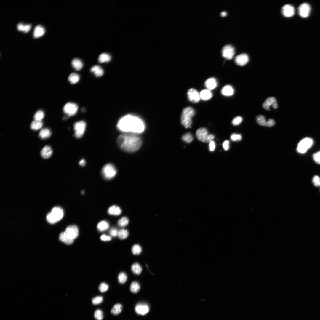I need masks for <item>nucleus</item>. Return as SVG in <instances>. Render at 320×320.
<instances>
[{"instance_id": "40", "label": "nucleus", "mask_w": 320, "mask_h": 320, "mask_svg": "<svg viewBox=\"0 0 320 320\" xmlns=\"http://www.w3.org/2000/svg\"><path fill=\"white\" fill-rule=\"evenodd\" d=\"M256 120L257 122L261 126H265L267 122L264 116L261 115L256 116Z\"/></svg>"}, {"instance_id": "47", "label": "nucleus", "mask_w": 320, "mask_h": 320, "mask_svg": "<svg viewBox=\"0 0 320 320\" xmlns=\"http://www.w3.org/2000/svg\"><path fill=\"white\" fill-rule=\"evenodd\" d=\"M312 182L315 186H320V177L317 175H315L313 178Z\"/></svg>"}, {"instance_id": "30", "label": "nucleus", "mask_w": 320, "mask_h": 320, "mask_svg": "<svg viewBox=\"0 0 320 320\" xmlns=\"http://www.w3.org/2000/svg\"><path fill=\"white\" fill-rule=\"evenodd\" d=\"M123 306L121 304L117 303L115 305L111 310V313L113 315H117L120 314L122 311Z\"/></svg>"}, {"instance_id": "44", "label": "nucleus", "mask_w": 320, "mask_h": 320, "mask_svg": "<svg viewBox=\"0 0 320 320\" xmlns=\"http://www.w3.org/2000/svg\"><path fill=\"white\" fill-rule=\"evenodd\" d=\"M230 138L233 141H240L242 139V136L240 134L233 133L231 135Z\"/></svg>"}, {"instance_id": "23", "label": "nucleus", "mask_w": 320, "mask_h": 320, "mask_svg": "<svg viewBox=\"0 0 320 320\" xmlns=\"http://www.w3.org/2000/svg\"><path fill=\"white\" fill-rule=\"evenodd\" d=\"M108 212L111 215L117 216L121 214V210L119 207L116 205H112L108 208Z\"/></svg>"}, {"instance_id": "50", "label": "nucleus", "mask_w": 320, "mask_h": 320, "mask_svg": "<svg viewBox=\"0 0 320 320\" xmlns=\"http://www.w3.org/2000/svg\"><path fill=\"white\" fill-rule=\"evenodd\" d=\"M111 236L103 234L100 236V239L101 240L103 241H109L111 240Z\"/></svg>"}, {"instance_id": "45", "label": "nucleus", "mask_w": 320, "mask_h": 320, "mask_svg": "<svg viewBox=\"0 0 320 320\" xmlns=\"http://www.w3.org/2000/svg\"><path fill=\"white\" fill-rule=\"evenodd\" d=\"M108 289V286L107 284L104 282L101 283L99 287V290L102 292H105Z\"/></svg>"}, {"instance_id": "55", "label": "nucleus", "mask_w": 320, "mask_h": 320, "mask_svg": "<svg viewBox=\"0 0 320 320\" xmlns=\"http://www.w3.org/2000/svg\"><path fill=\"white\" fill-rule=\"evenodd\" d=\"M222 17H224L226 15L227 13L225 12H222L220 13Z\"/></svg>"}, {"instance_id": "31", "label": "nucleus", "mask_w": 320, "mask_h": 320, "mask_svg": "<svg viewBox=\"0 0 320 320\" xmlns=\"http://www.w3.org/2000/svg\"><path fill=\"white\" fill-rule=\"evenodd\" d=\"M43 123L41 121L34 120L31 123L30 127L31 129L34 130H38L42 127Z\"/></svg>"}, {"instance_id": "11", "label": "nucleus", "mask_w": 320, "mask_h": 320, "mask_svg": "<svg viewBox=\"0 0 320 320\" xmlns=\"http://www.w3.org/2000/svg\"><path fill=\"white\" fill-rule=\"evenodd\" d=\"M223 56L228 60L231 59L235 54V49L231 45H227L224 46L222 50Z\"/></svg>"}, {"instance_id": "56", "label": "nucleus", "mask_w": 320, "mask_h": 320, "mask_svg": "<svg viewBox=\"0 0 320 320\" xmlns=\"http://www.w3.org/2000/svg\"><path fill=\"white\" fill-rule=\"evenodd\" d=\"M81 111L83 112H85L86 111V109L84 108H83L81 109Z\"/></svg>"}, {"instance_id": "27", "label": "nucleus", "mask_w": 320, "mask_h": 320, "mask_svg": "<svg viewBox=\"0 0 320 320\" xmlns=\"http://www.w3.org/2000/svg\"><path fill=\"white\" fill-rule=\"evenodd\" d=\"M71 64L73 67L77 71L80 70L83 67L82 62L78 58L73 59L71 61Z\"/></svg>"}, {"instance_id": "51", "label": "nucleus", "mask_w": 320, "mask_h": 320, "mask_svg": "<svg viewBox=\"0 0 320 320\" xmlns=\"http://www.w3.org/2000/svg\"><path fill=\"white\" fill-rule=\"evenodd\" d=\"M215 148V143L214 141L212 140L209 142V150L211 151H213Z\"/></svg>"}, {"instance_id": "14", "label": "nucleus", "mask_w": 320, "mask_h": 320, "mask_svg": "<svg viewBox=\"0 0 320 320\" xmlns=\"http://www.w3.org/2000/svg\"><path fill=\"white\" fill-rule=\"evenodd\" d=\"M271 105L275 109H276L278 107L276 100L274 97L267 98L263 104V108L266 110H270V107Z\"/></svg>"}, {"instance_id": "54", "label": "nucleus", "mask_w": 320, "mask_h": 320, "mask_svg": "<svg viewBox=\"0 0 320 320\" xmlns=\"http://www.w3.org/2000/svg\"><path fill=\"white\" fill-rule=\"evenodd\" d=\"M85 161L84 159H82L79 162V164L81 166H85Z\"/></svg>"}, {"instance_id": "19", "label": "nucleus", "mask_w": 320, "mask_h": 320, "mask_svg": "<svg viewBox=\"0 0 320 320\" xmlns=\"http://www.w3.org/2000/svg\"><path fill=\"white\" fill-rule=\"evenodd\" d=\"M204 84L207 89L211 90L214 89L217 87V83L215 79L214 78H210L206 81Z\"/></svg>"}, {"instance_id": "34", "label": "nucleus", "mask_w": 320, "mask_h": 320, "mask_svg": "<svg viewBox=\"0 0 320 320\" xmlns=\"http://www.w3.org/2000/svg\"><path fill=\"white\" fill-rule=\"evenodd\" d=\"M140 285L137 282L133 281L130 284V289L132 293H136L140 290Z\"/></svg>"}, {"instance_id": "12", "label": "nucleus", "mask_w": 320, "mask_h": 320, "mask_svg": "<svg viewBox=\"0 0 320 320\" xmlns=\"http://www.w3.org/2000/svg\"><path fill=\"white\" fill-rule=\"evenodd\" d=\"M311 7L306 3H303L300 5L298 8V13L302 17L305 18L308 16L310 12Z\"/></svg>"}, {"instance_id": "13", "label": "nucleus", "mask_w": 320, "mask_h": 320, "mask_svg": "<svg viewBox=\"0 0 320 320\" xmlns=\"http://www.w3.org/2000/svg\"><path fill=\"white\" fill-rule=\"evenodd\" d=\"M187 96L189 100L194 103L198 102L201 99L199 94L193 88L190 89L188 90Z\"/></svg>"}, {"instance_id": "41", "label": "nucleus", "mask_w": 320, "mask_h": 320, "mask_svg": "<svg viewBox=\"0 0 320 320\" xmlns=\"http://www.w3.org/2000/svg\"><path fill=\"white\" fill-rule=\"evenodd\" d=\"M129 223V220L125 217L120 219L118 221V224L120 227H124L127 226Z\"/></svg>"}, {"instance_id": "3", "label": "nucleus", "mask_w": 320, "mask_h": 320, "mask_svg": "<svg viewBox=\"0 0 320 320\" xmlns=\"http://www.w3.org/2000/svg\"><path fill=\"white\" fill-rule=\"evenodd\" d=\"M78 234V227L75 225H70L66 228L64 231L60 233L59 239L61 242L67 245H71Z\"/></svg>"}, {"instance_id": "39", "label": "nucleus", "mask_w": 320, "mask_h": 320, "mask_svg": "<svg viewBox=\"0 0 320 320\" xmlns=\"http://www.w3.org/2000/svg\"><path fill=\"white\" fill-rule=\"evenodd\" d=\"M182 140L184 142L189 143H191L193 140V137L190 133H186L182 136Z\"/></svg>"}, {"instance_id": "29", "label": "nucleus", "mask_w": 320, "mask_h": 320, "mask_svg": "<svg viewBox=\"0 0 320 320\" xmlns=\"http://www.w3.org/2000/svg\"><path fill=\"white\" fill-rule=\"evenodd\" d=\"M111 56L106 53H103L100 54L98 58L99 62L101 63L109 62L111 60Z\"/></svg>"}, {"instance_id": "33", "label": "nucleus", "mask_w": 320, "mask_h": 320, "mask_svg": "<svg viewBox=\"0 0 320 320\" xmlns=\"http://www.w3.org/2000/svg\"><path fill=\"white\" fill-rule=\"evenodd\" d=\"M80 79L79 75L76 73H72L70 74L68 77V80L72 84L77 83Z\"/></svg>"}, {"instance_id": "53", "label": "nucleus", "mask_w": 320, "mask_h": 320, "mask_svg": "<svg viewBox=\"0 0 320 320\" xmlns=\"http://www.w3.org/2000/svg\"><path fill=\"white\" fill-rule=\"evenodd\" d=\"M223 147L225 151L227 150L229 148V141L228 140L225 141L223 144Z\"/></svg>"}, {"instance_id": "26", "label": "nucleus", "mask_w": 320, "mask_h": 320, "mask_svg": "<svg viewBox=\"0 0 320 320\" xmlns=\"http://www.w3.org/2000/svg\"><path fill=\"white\" fill-rule=\"evenodd\" d=\"M51 132L50 130L47 128L42 129L39 132V136L42 139H47L51 135Z\"/></svg>"}, {"instance_id": "4", "label": "nucleus", "mask_w": 320, "mask_h": 320, "mask_svg": "<svg viewBox=\"0 0 320 320\" xmlns=\"http://www.w3.org/2000/svg\"><path fill=\"white\" fill-rule=\"evenodd\" d=\"M195 113L194 109L191 107H186L183 109L181 117V122L186 128L190 127L191 126L192 123L191 118L194 115Z\"/></svg>"}, {"instance_id": "38", "label": "nucleus", "mask_w": 320, "mask_h": 320, "mask_svg": "<svg viewBox=\"0 0 320 320\" xmlns=\"http://www.w3.org/2000/svg\"><path fill=\"white\" fill-rule=\"evenodd\" d=\"M127 279V276L124 272H121L118 275V280L120 284H123L125 283Z\"/></svg>"}, {"instance_id": "46", "label": "nucleus", "mask_w": 320, "mask_h": 320, "mask_svg": "<svg viewBox=\"0 0 320 320\" xmlns=\"http://www.w3.org/2000/svg\"><path fill=\"white\" fill-rule=\"evenodd\" d=\"M242 118L239 116L235 117L232 120V123L233 125L236 126L239 125L242 121Z\"/></svg>"}, {"instance_id": "21", "label": "nucleus", "mask_w": 320, "mask_h": 320, "mask_svg": "<svg viewBox=\"0 0 320 320\" xmlns=\"http://www.w3.org/2000/svg\"><path fill=\"white\" fill-rule=\"evenodd\" d=\"M90 71L97 77H100L104 74V71L100 66L95 65L90 68Z\"/></svg>"}, {"instance_id": "52", "label": "nucleus", "mask_w": 320, "mask_h": 320, "mask_svg": "<svg viewBox=\"0 0 320 320\" xmlns=\"http://www.w3.org/2000/svg\"><path fill=\"white\" fill-rule=\"evenodd\" d=\"M275 124L274 120L272 119H270L268 121L266 122L265 126L268 127H271L274 125Z\"/></svg>"}, {"instance_id": "1", "label": "nucleus", "mask_w": 320, "mask_h": 320, "mask_svg": "<svg viewBox=\"0 0 320 320\" xmlns=\"http://www.w3.org/2000/svg\"><path fill=\"white\" fill-rule=\"evenodd\" d=\"M117 127L121 131L134 134L141 133L145 129L144 123L140 118L130 114L121 118L118 121Z\"/></svg>"}, {"instance_id": "49", "label": "nucleus", "mask_w": 320, "mask_h": 320, "mask_svg": "<svg viewBox=\"0 0 320 320\" xmlns=\"http://www.w3.org/2000/svg\"><path fill=\"white\" fill-rule=\"evenodd\" d=\"M118 231L117 228H112L109 230V234L112 236L116 237L118 236Z\"/></svg>"}, {"instance_id": "18", "label": "nucleus", "mask_w": 320, "mask_h": 320, "mask_svg": "<svg viewBox=\"0 0 320 320\" xmlns=\"http://www.w3.org/2000/svg\"><path fill=\"white\" fill-rule=\"evenodd\" d=\"M45 32L44 28L41 25H38L35 27L33 30V37L37 38L43 36Z\"/></svg>"}, {"instance_id": "48", "label": "nucleus", "mask_w": 320, "mask_h": 320, "mask_svg": "<svg viewBox=\"0 0 320 320\" xmlns=\"http://www.w3.org/2000/svg\"><path fill=\"white\" fill-rule=\"evenodd\" d=\"M313 157L316 162L320 164V151L314 154Z\"/></svg>"}, {"instance_id": "16", "label": "nucleus", "mask_w": 320, "mask_h": 320, "mask_svg": "<svg viewBox=\"0 0 320 320\" xmlns=\"http://www.w3.org/2000/svg\"><path fill=\"white\" fill-rule=\"evenodd\" d=\"M282 12L285 17H289L292 16L295 13L294 7L290 4L284 5L282 8Z\"/></svg>"}, {"instance_id": "7", "label": "nucleus", "mask_w": 320, "mask_h": 320, "mask_svg": "<svg viewBox=\"0 0 320 320\" xmlns=\"http://www.w3.org/2000/svg\"><path fill=\"white\" fill-rule=\"evenodd\" d=\"M101 173L104 178L107 180H109L116 175V170L113 164H108L103 167Z\"/></svg>"}, {"instance_id": "35", "label": "nucleus", "mask_w": 320, "mask_h": 320, "mask_svg": "<svg viewBox=\"0 0 320 320\" xmlns=\"http://www.w3.org/2000/svg\"><path fill=\"white\" fill-rule=\"evenodd\" d=\"M128 235V231L126 229H122L119 231L117 236L120 239L123 240L127 238Z\"/></svg>"}, {"instance_id": "43", "label": "nucleus", "mask_w": 320, "mask_h": 320, "mask_svg": "<svg viewBox=\"0 0 320 320\" xmlns=\"http://www.w3.org/2000/svg\"><path fill=\"white\" fill-rule=\"evenodd\" d=\"M103 298L101 296H97L93 298L92 300V304L94 305H97L102 303Z\"/></svg>"}, {"instance_id": "37", "label": "nucleus", "mask_w": 320, "mask_h": 320, "mask_svg": "<svg viewBox=\"0 0 320 320\" xmlns=\"http://www.w3.org/2000/svg\"><path fill=\"white\" fill-rule=\"evenodd\" d=\"M44 116V114L43 111L41 110H39L35 113L33 118L35 120L41 121L43 119Z\"/></svg>"}, {"instance_id": "10", "label": "nucleus", "mask_w": 320, "mask_h": 320, "mask_svg": "<svg viewBox=\"0 0 320 320\" xmlns=\"http://www.w3.org/2000/svg\"><path fill=\"white\" fill-rule=\"evenodd\" d=\"M78 109V105L75 103L68 102L64 106L63 111L64 113L68 116H71L75 115Z\"/></svg>"}, {"instance_id": "22", "label": "nucleus", "mask_w": 320, "mask_h": 320, "mask_svg": "<svg viewBox=\"0 0 320 320\" xmlns=\"http://www.w3.org/2000/svg\"><path fill=\"white\" fill-rule=\"evenodd\" d=\"M234 93L233 87L229 85L224 86L222 89L221 93L223 95L229 96L232 95Z\"/></svg>"}, {"instance_id": "28", "label": "nucleus", "mask_w": 320, "mask_h": 320, "mask_svg": "<svg viewBox=\"0 0 320 320\" xmlns=\"http://www.w3.org/2000/svg\"><path fill=\"white\" fill-rule=\"evenodd\" d=\"M131 270L132 273L135 274L139 275L142 271V268L139 263H135L132 265Z\"/></svg>"}, {"instance_id": "2", "label": "nucleus", "mask_w": 320, "mask_h": 320, "mask_svg": "<svg viewBox=\"0 0 320 320\" xmlns=\"http://www.w3.org/2000/svg\"><path fill=\"white\" fill-rule=\"evenodd\" d=\"M117 143L123 150L127 152H133L138 150L142 143L141 138L134 133L121 134L117 139Z\"/></svg>"}, {"instance_id": "20", "label": "nucleus", "mask_w": 320, "mask_h": 320, "mask_svg": "<svg viewBox=\"0 0 320 320\" xmlns=\"http://www.w3.org/2000/svg\"><path fill=\"white\" fill-rule=\"evenodd\" d=\"M52 150L51 148L49 146H44L41 150L40 154L44 159H47L49 158L52 156Z\"/></svg>"}, {"instance_id": "9", "label": "nucleus", "mask_w": 320, "mask_h": 320, "mask_svg": "<svg viewBox=\"0 0 320 320\" xmlns=\"http://www.w3.org/2000/svg\"><path fill=\"white\" fill-rule=\"evenodd\" d=\"M86 126V123L83 120L77 122L74 124V136L76 137L79 138L82 137L84 133Z\"/></svg>"}, {"instance_id": "36", "label": "nucleus", "mask_w": 320, "mask_h": 320, "mask_svg": "<svg viewBox=\"0 0 320 320\" xmlns=\"http://www.w3.org/2000/svg\"><path fill=\"white\" fill-rule=\"evenodd\" d=\"M132 253L135 255H140L142 251V248L141 247L137 244H135L133 246L131 249Z\"/></svg>"}, {"instance_id": "5", "label": "nucleus", "mask_w": 320, "mask_h": 320, "mask_svg": "<svg viewBox=\"0 0 320 320\" xmlns=\"http://www.w3.org/2000/svg\"><path fill=\"white\" fill-rule=\"evenodd\" d=\"M63 209L59 207H55L46 216L47 221L51 224L55 223L61 220L63 216Z\"/></svg>"}, {"instance_id": "6", "label": "nucleus", "mask_w": 320, "mask_h": 320, "mask_svg": "<svg viewBox=\"0 0 320 320\" xmlns=\"http://www.w3.org/2000/svg\"><path fill=\"white\" fill-rule=\"evenodd\" d=\"M196 135L199 140L205 143L210 142L215 138L213 135L209 134L207 129L204 127L199 128L197 130Z\"/></svg>"}, {"instance_id": "42", "label": "nucleus", "mask_w": 320, "mask_h": 320, "mask_svg": "<svg viewBox=\"0 0 320 320\" xmlns=\"http://www.w3.org/2000/svg\"><path fill=\"white\" fill-rule=\"evenodd\" d=\"M94 316L97 320H102L103 318L102 311L100 309L96 310L94 312Z\"/></svg>"}, {"instance_id": "57", "label": "nucleus", "mask_w": 320, "mask_h": 320, "mask_svg": "<svg viewBox=\"0 0 320 320\" xmlns=\"http://www.w3.org/2000/svg\"><path fill=\"white\" fill-rule=\"evenodd\" d=\"M81 193H82V194H83L84 193V191H81Z\"/></svg>"}, {"instance_id": "8", "label": "nucleus", "mask_w": 320, "mask_h": 320, "mask_svg": "<svg viewBox=\"0 0 320 320\" xmlns=\"http://www.w3.org/2000/svg\"><path fill=\"white\" fill-rule=\"evenodd\" d=\"M313 143V140L311 138L306 137L303 139L298 144L297 147V152L301 153H305L312 146Z\"/></svg>"}, {"instance_id": "17", "label": "nucleus", "mask_w": 320, "mask_h": 320, "mask_svg": "<svg viewBox=\"0 0 320 320\" xmlns=\"http://www.w3.org/2000/svg\"><path fill=\"white\" fill-rule=\"evenodd\" d=\"M135 311L138 314L144 315L148 312L149 308L146 304L140 303L137 305L135 307Z\"/></svg>"}, {"instance_id": "25", "label": "nucleus", "mask_w": 320, "mask_h": 320, "mask_svg": "<svg viewBox=\"0 0 320 320\" xmlns=\"http://www.w3.org/2000/svg\"><path fill=\"white\" fill-rule=\"evenodd\" d=\"M199 94L200 98L204 100H209L212 96V94L210 91L208 89L202 90Z\"/></svg>"}, {"instance_id": "24", "label": "nucleus", "mask_w": 320, "mask_h": 320, "mask_svg": "<svg viewBox=\"0 0 320 320\" xmlns=\"http://www.w3.org/2000/svg\"><path fill=\"white\" fill-rule=\"evenodd\" d=\"M31 25L30 24H25L22 23H19L17 26V30L24 33H28L31 29Z\"/></svg>"}, {"instance_id": "32", "label": "nucleus", "mask_w": 320, "mask_h": 320, "mask_svg": "<svg viewBox=\"0 0 320 320\" xmlns=\"http://www.w3.org/2000/svg\"><path fill=\"white\" fill-rule=\"evenodd\" d=\"M109 227L108 223L105 220L100 221L97 225V228L100 231H103L107 230Z\"/></svg>"}, {"instance_id": "15", "label": "nucleus", "mask_w": 320, "mask_h": 320, "mask_svg": "<svg viewBox=\"0 0 320 320\" xmlns=\"http://www.w3.org/2000/svg\"><path fill=\"white\" fill-rule=\"evenodd\" d=\"M249 60L248 55L244 53L237 56L235 58V61L236 64L240 66H243L246 65L248 62Z\"/></svg>"}]
</instances>
